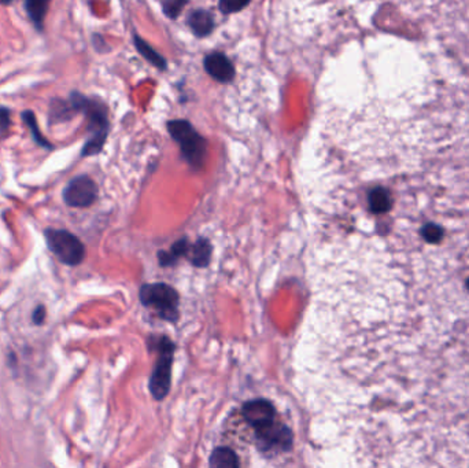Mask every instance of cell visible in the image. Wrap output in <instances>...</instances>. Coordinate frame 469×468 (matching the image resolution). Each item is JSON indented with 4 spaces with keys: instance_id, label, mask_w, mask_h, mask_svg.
I'll use <instances>...</instances> for the list:
<instances>
[{
    "instance_id": "7",
    "label": "cell",
    "mask_w": 469,
    "mask_h": 468,
    "mask_svg": "<svg viewBox=\"0 0 469 468\" xmlns=\"http://www.w3.org/2000/svg\"><path fill=\"white\" fill-rule=\"evenodd\" d=\"M51 0H25L26 13L33 22V25L40 31L43 29L44 19L49 11Z\"/></svg>"
},
{
    "instance_id": "10",
    "label": "cell",
    "mask_w": 469,
    "mask_h": 468,
    "mask_svg": "<svg viewBox=\"0 0 469 468\" xmlns=\"http://www.w3.org/2000/svg\"><path fill=\"white\" fill-rule=\"evenodd\" d=\"M22 118L24 121L26 122V125L31 128V132H32V136L35 139V142L38 145H40L42 147H47V149H51V145L49 143V140L43 136V134H40V129L38 127V121H36V115L33 111L28 110L22 114Z\"/></svg>"
},
{
    "instance_id": "9",
    "label": "cell",
    "mask_w": 469,
    "mask_h": 468,
    "mask_svg": "<svg viewBox=\"0 0 469 468\" xmlns=\"http://www.w3.org/2000/svg\"><path fill=\"white\" fill-rule=\"evenodd\" d=\"M77 113L73 107L72 102H66V101H54L51 104V107H50V121L54 122V124H58V122H62V121H66L69 118H72V115Z\"/></svg>"
},
{
    "instance_id": "3",
    "label": "cell",
    "mask_w": 469,
    "mask_h": 468,
    "mask_svg": "<svg viewBox=\"0 0 469 468\" xmlns=\"http://www.w3.org/2000/svg\"><path fill=\"white\" fill-rule=\"evenodd\" d=\"M172 136L181 145V150L192 163H199L205 153L204 139L186 121H172L167 125Z\"/></svg>"
},
{
    "instance_id": "15",
    "label": "cell",
    "mask_w": 469,
    "mask_h": 468,
    "mask_svg": "<svg viewBox=\"0 0 469 468\" xmlns=\"http://www.w3.org/2000/svg\"><path fill=\"white\" fill-rule=\"evenodd\" d=\"M33 320L36 324H42L43 320H44V308L43 307H39L35 312V316H33Z\"/></svg>"
},
{
    "instance_id": "8",
    "label": "cell",
    "mask_w": 469,
    "mask_h": 468,
    "mask_svg": "<svg viewBox=\"0 0 469 468\" xmlns=\"http://www.w3.org/2000/svg\"><path fill=\"white\" fill-rule=\"evenodd\" d=\"M190 25L197 35H208L213 29V18L206 11H195L190 17Z\"/></svg>"
},
{
    "instance_id": "16",
    "label": "cell",
    "mask_w": 469,
    "mask_h": 468,
    "mask_svg": "<svg viewBox=\"0 0 469 468\" xmlns=\"http://www.w3.org/2000/svg\"><path fill=\"white\" fill-rule=\"evenodd\" d=\"M0 3H1V4H11L13 0H0Z\"/></svg>"
},
{
    "instance_id": "2",
    "label": "cell",
    "mask_w": 469,
    "mask_h": 468,
    "mask_svg": "<svg viewBox=\"0 0 469 468\" xmlns=\"http://www.w3.org/2000/svg\"><path fill=\"white\" fill-rule=\"evenodd\" d=\"M46 241L58 260L66 265H79L85 257L83 242L65 229H46Z\"/></svg>"
},
{
    "instance_id": "17",
    "label": "cell",
    "mask_w": 469,
    "mask_h": 468,
    "mask_svg": "<svg viewBox=\"0 0 469 468\" xmlns=\"http://www.w3.org/2000/svg\"><path fill=\"white\" fill-rule=\"evenodd\" d=\"M467 286H468V289H469V280H468V283H467Z\"/></svg>"
},
{
    "instance_id": "4",
    "label": "cell",
    "mask_w": 469,
    "mask_h": 468,
    "mask_svg": "<svg viewBox=\"0 0 469 468\" xmlns=\"http://www.w3.org/2000/svg\"><path fill=\"white\" fill-rule=\"evenodd\" d=\"M98 195L95 181L88 176H79L69 181L63 191V201L70 208H87L92 205Z\"/></svg>"
},
{
    "instance_id": "5",
    "label": "cell",
    "mask_w": 469,
    "mask_h": 468,
    "mask_svg": "<svg viewBox=\"0 0 469 468\" xmlns=\"http://www.w3.org/2000/svg\"><path fill=\"white\" fill-rule=\"evenodd\" d=\"M205 67L208 74L218 81H229L235 74L231 60L220 52L208 55L205 59Z\"/></svg>"
},
{
    "instance_id": "13",
    "label": "cell",
    "mask_w": 469,
    "mask_h": 468,
    "mask_svg": "<svg viewBox=\"0 0 469 468\" xmlns=\"http://www.w3.org/2000/svg\"><path fill=\"white\" fill-rule=\"evenodd\" d=\"M249 3V0H222L221 3V8L225 13H232L236 10H240L242 7H245Z\"/></svg>"
},
{
    "instance_id": "6",
    "label": "cell",
    "mask_w": 469,
    "mask_h": 468,
    "mask_svg": "<svg viewBox=\"0 0 469 468\" xmlns=\"http://www.w3.org/2000/svg\"><path fill=\"white\" fill-rule=\"evenodd\" d=\"M393 208V200L390 193L383 187H375L368 194V209L376 214H386Z\"/></svg>"
},
{
    "instance_id": "11",
    "label": "cell",
    "mask_w": 469,
    "mask_h": 468,
    "mask_svg": "<svg viewBox=\"0 0 469 468\" xmlns=\"http://www.w3.org/2000/svg\"><path fill=\"white\" fill-rule=\"evenodd\" d=\"M136 43H138V47H139V50L140 51L143 52L145 55H146V58H149L154 65H156V66H161V67H163L165 66V62L161 59V56L156 54V51H153L146 43H143L140 39H136Z\"/></svg>"
},
{
    "instance_id": "14",
    "label": "cell",
    "mask_w": 469,
    "mask_h": 468,
    "mask_svg": "<svg viewBox=\"0 0 469 468\" xmlns=\"http://www.w3.org/2000/svg\"><path fill=\"white\" fill-rule=\"evenodd\" d=\"M10 127V113L7 108L0 107V131L4 132Z\"/></svg>"
},
{
    "instance_id": "1",
    "label": "cell",
    "mask_w": 469,
    "mask_h": 468,
    "mask_svg": "<svg viewBox=\"0 0 469 468\" xmlns=\"http://www.w3.org/2000/svg\"><path fill=\"white\" fill-rule=\"evenodd\" d=\"M69 101L72 102L76 111H84L90 120L88 131L91 136L83 149V156H92L99 153L107 134V117L104 107L80 94H72V98Z\"/></svg>"
},
{
    "instance_id": "12",
    "label": "cell",
    "mask_w": 469,
    "mask_h": 468,
    "mask_svg": "<svg viewBox=\"0 0 469 468\" xmlns=\"http://www.w3.org/2000/svg\"><path fill=\"white\" fill-rule=\"evenodd\" d=\"M422 236L431 243L438 242L442 238V229L434 224H428L422 228Z\"/></svg>"
}]
</instances>
